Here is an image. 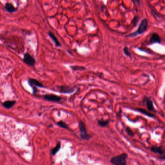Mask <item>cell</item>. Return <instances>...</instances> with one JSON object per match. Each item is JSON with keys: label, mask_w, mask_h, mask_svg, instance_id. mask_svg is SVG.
<instances>
[{"label": "cell", "mask_w": 165, "mask_h": 165, "mask_svg": "<svg viewBox=\"0 0 165 165\" xmlns=\"http://www.w3.org/2000/svg\"><path fill=\"white\" fill-rule=\"evenodd\" d=\"M127 154L125 153L113 157L111 158L110 162L115 165H126Z\"/></svg>", "instance_id": "6da1fadb"}, {"label": "cell", "mask_w": 165, "mask_h": 165, "mask_svg": "<svg viewBox=\"0 0 165 165\" xmlns=\"http://www.w3.org/2000/svg\"><path fill=\"white\" fill-rule=\"evenodd\" d=\"M148 25V21L146 19H143L141 22L138 29L136 31V32L133 33L131 35H129V37H134L138 36V35H140L141 34H143L144 32L146 31L147 30V27Z\"/></svg>", "instance_id": "7a4b0ae2"}, {"label": "cell", "mask_w": 165, "mask_h": 165, "mask_svg": "<svg viewBox=\"0 0 165 165\" xmlns=\"http://www.w3.org/2000/svg\"><path fill=\"white\" fill-rule=\"evenodd\" d=\"M79 125L80 130V135L81 138L83 140H89L90 139L91 136L87 134L86 127L84 122L82 121H80L79 122Z\"/></svg>", "instance_id": "3957f363"}, {"label": "cell", "mask_w": 165, "mask_h": 165, "mask_svg": "<svg viewBox=\"0 0 165 165\" xmlns=\"http://www.w3.org/2000/svg\"><path fill=\"white\" fill-rule=\"evenodd\" d=\"M23 61L26 64L31 66H34L36 63V60L35 58L32 57L29 53L26 52L24 54Z\"/></svg>", "instance_id": "277c9868"}, {"label": "cell", "mask_w": 165, "mask_h": 165, "mask_svg": "<svg viewBox=\"0 0 165 165\" xmlns=\"http://www.w3.org/2000/svg\"><path fill=\"white\" fill-rule=\"evenodd\" d=\"M43 97L45 100L47 101L54 102H60L62 99V98L61 96L52 94L44 95L43 96Z\"/></svg>", "instance_id": "5b68a950"}, {"label": "cell", "mask_w": 165, "mask_h": 165, "mask_svg": "<svg viewBox=\"0 0 165 165\" xmlns=\"http://www.w3.org/2000/svg\"><path fill=\"white\" fill-rule=\"evenodd\" d=\"M58 88L59 89V92L62 93H71L75 91L74 88L68 86H59Z\"/></svg>", "instance_id": "8992f818"}, {"label": "cell", "mask_w": 165, "mask_h": 165, "mask_svg": "<svg viewBox=\"0 0 165 165\" xmlns=\"http://www.w3.org/2000/svg\"><path fill=\"white\" fill-rule=\"evenodd\" d=\"M143 101L144 103L146 104L149 111L155 112V110L153 107V101L150 99V98L145 97L143 99Z\"/></svg>", "instance_id": "52a82bcc"}, {"label": "cell", "mask_w": 165, "mask_h": 165, "mask_svg": "<svg viewBox=\"0 0 165 165\" xmlns=\"http://www.w3.org/2000/svg\"><path fill=\"white\" fill-rule=\"evenodd\" d=\"M149 42L151 44H154L155 43H160L161 42V38L156 33H153L150 39Z\"/></svg>", "instance_id": "ba28073f"}, {"label": "cell", "mask_w": 165, "mask_h": 165, "mask_svg": "<svg viewBox=\"0 0 165 165\" xmlns=\"http://www.w3.org/2000/svg\"><path fill=\"white\" fill-rule=\"evenodd\" d=\"M5 8L6 10L9 13H13L17 11L18 9L14 7V6L10 3H6L5 5Z\"/></svg>", "instance_id": "9c48e42d"}, {"label": "cell", "mask_w": 165, "mask_h": 165, "mask_svg": "<svg viewBox=\"0 0 165 165\" xmlns=\"http://www.w3.org/2000/svg\"><path fill=\"white\" fill-rule=\"evenodd\" d=\"M48 35L49 36V37L51 38L53 42L54 43L55 46L57 47H60L61 46V44L60 41L58 40V38L55 37V36L53 34L52 32H51V31H49L48 32Z\"/></svg>", "instance_id": "30bf717a"}, {"label": "cell", "mask_w": 165, "mask_h": 165, "mask_svg": "<svg viewBox=\"0 0 165 165\" xmlns=\"http://www.w3.org/2000/svg\"><path fill=\"white\" fill-rule=\"evenodd\" d=\"M136 110L137 111H138V112H140V113H142V114H143L146 116H147L150 118H154L155 117L154 114H153L151 112H148L145 109H143L142 108H137L136 109Z\"/></svg>", "instance_id": "8fae6325"}, {"label": "cell", "mask_w": 165, "mask_h": 165, "mask_svg": "<svg viewBox=\"0 0 165 165\" xmlns=\"http://www.w3.org/2000/svg\"><path fill=\"white\" fill-rule=\"evenodd\" d=\"M16 101L13 100H9V101H6L4 102L3 103V106L4 107H5L6 109H10L12 108L15 104H16Z\"/></svg>", "instance_id": "7c38bea8"}, {"label": "cell", "mask_w": 165, "mask_h": 165, "mask_svg": "<svg viewBox=\"0 0 165 165\" xmlns=\"http://www.w3.org/2000/svg\"><path fill=\"white\" fill-rule=\"evenodd\" d=\"M151 151L153 153H158L160 155H162L164 153V151L161 146H160V147L153 146L151 148Z\"/></svg>", "instance_id": "4fadbf2b"}, {"label": "cell", "mask_w": 165, "mask_h": 165, "mask_svg": "<svg viewBox=\"0 0 165 165\" xmlns=\"http://www.w3.org/2000/svg\"><path fill=\"white\" fill-rule=\"evenodd\" d=\"M28 82L30 84H33L35 86L39 87V88H43L44 87L43 85L41 83H40L39 81L34 79H30L28 80Z\"/></svg>", "instance_id": "5bb4252c"}, {"label": "cell", "mask_w": 165, "mask_h": 165, "mask_svg": "<svg viewBox=\"0 0 165 165\" xmlns=\"http://www.w3.org/2000/svg\"><path fill=\"white\" fill-rule=\"evenodd\" d=\"M61 148V143L58 142L56 146L50 150V153L52 155H55Z\"/></svg>", "instance_id": "9a60e30c"}, {"label": "cell", "mask_w": 165, "mask_h": 165, "mask_svg": "<svg viewBox=\"0 0 165 165\" xmlns=\"http://www.w3.org/2000/svg\"><path fill=\"white\" fill-rule=\"evenodd\" d=\"M109 122V121L108 120H98L97 121L98 124L101 127L107 126L108 125Z\"/></svg>", "instance_id": "2e32d148"}, {"label": "cell", "mask_w": 165, "mask_h": 165, "mask_svg": "<svg viewBox=\"0 0 165 165\" xmlns=\"http://www.w3.org/2000/svg\"><path fill=\"white\" fill-rule=\"evenodd\" d=\"M70 67L72 70L74 71H77V70H83L85 69V68L83 67H81V66H71Z\"/></svg>", "instance_id": "e0dca14e"}, {"label": "cell", "mask_w": 165, "mask_h": 165, "mask_svg": "<svg viewBox=\"0 0 165 165\" xmlns=\"http://www.w3.org/2000/svg\"><path fill=\"white\" fill-rule=\"evenodd\" d=\"M57 125H59V126L63 128H64V129H69V127H68L67 125L64 122H63V121H61L59 122H57Z\"/></svg>", "instance_id": "ac0fdd59"}, {"label": "cell", "mask_w": 165, "mask_h": 165, "mask_svg": "<svg viewBox=\"0 0 165 165\" xmlns=\"http://www.w3.org/2000/svg\"><path fill=\"white\" fill-rule=\"evenodd\" d=\"M125 131H126V132L127 133V134L129 136H131V137H133V136H134V133L133 132V131L129 127H127L126 128Z\"/></svg>", "instance_id": "d6986e66"}, {"label": "cell", "mask_w": 165, "mask_h": 165, "mask_svg": "<svg viewBox=\"0 0 165 165\" xmlns=\"http://www.w3.org/2000/svg\"><path fill=\"white\" fill-rule=\"evenodd\" d=\"M123 52L125 54V55L127 57H131V53L129 51V49L127 47H125L123 49Z\"/></svg>", "instance_id": "ffe728a7"}, {"label": "cell", "mask_w": 165, "mask_h": 165, "mask_svg": "<svg viewBox=\"0 0 165 165\" xmlns=\"http://www.w3.org/2000/svg\"><path fill=\"white\" fill-rule=\"evenodd\" d=\"M159 158H160V159H161V160H165V154H164V156H161V157H160Z\"/></svg>", "instance_id": "44dd1931"}, {"label": "cell", "mask_w": 165, "mask_h": 165, "mask_svg": "<svg viewBox=\"0 0 165 165\" xmlns=\"http://www.w3.org/2000/svg\"><path fill=\"white\" fill-rule=\"evenodd\" d=\"M136 2H137V3L139 4V5H140V2H141V0H136Z\"/></svg>", "instance_id": "7402d4cb"}]
</instances>
